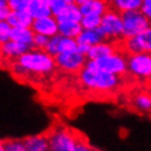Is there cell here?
Listing matches in <instances>:
<instances>
[{
    "mask_svg": "<svg viewBox=\"0 0 151 151\" xmlns=\"http://www.w3.org/2000/svg\"><path fill=\"white\" fill-rule=\"evenodd\" d=\"M78 78L85 88L103 94L115 92L122 84V76L99 70L88 63L78 72Z\"/></svg>",
    "mask_w": 151,
    "mask_h": 151,
    "instance_id": "obj_1",
    "label": "cell"
},
{
    "mask_svg": "<svg viewBox=\"0 0 151 151\" xmlns=\"http://www.w3.org/2000/svg\"><path fill=\"white\" fill-rule=\"evenodd\" d=\"M16 61L24 67L29 75H47L56 67L54 56L49 54L45 50H38L33 47L18 58Z\"/></svg>",
    "mask_w": 151,
    "mask_h": 151,
    "instance_id": "obj_2",
    "label": "cell"
},
{
    "mask_svg": "<svg viewBox=\"0 0 151 151\" xmlns=\"http://www.w3.org/2000/svg\"><path fill=\"white\" fill-rule=\"evenodd\" d=\"M80 132L64 125H58L46 132L50 151H74Z\"/></svg>",
    "mask_w": 151,
    "mask_h": 151,
    "instance_id": "obj_3",
    "label": "cell"
},
{
    "mask_svg": "<svg viewBox=\"0 0 151 151\" xmlns=\"http://www.w3.org/2000/svg\"><path fill=\"white\" fill-rule=\"evenodd\" d=\"M127 58H128V55L125 54L122 51L118 50L117 52L107 55L105 58H101V59L87 60V63L92 66L99 68V70L124 77V75H126L128 73Z\"/></svg>",
    "mask_w": 151,
    "mask_h": 151,
    "instance_id": "obj_4",
    "label": "cell"
},
{
    "mask_svg": "<svg viewBox=\"0 0 151 151\" xmlns=\"http://www.w3.org/2000/svg\"><path fill=\"white\" fill-rule=\"evenodd\" d=\"M122 19V39L132 38L150 27V20L146 14L139 10H131L120 13Z\"/></svg>",
    "mask_w": 151,
    "mask_h": 151,
    "instance_id": "obj_5",
    "label": "cell"
},
{
    "mask_svg": "<svg viewBox=\"0 0 151 151\" xmlns=\"http://www.w3.org/2000/svg\"><path fill=\"white\" fill-rule=\"evenodd\" d=\"M119 50L125 54L136 53H150L151 54V27L143 30L142 32L132 38L122 39L118 42Z\"/></svg>",
    "mask_w": 151,
    "mask_h": 151,
    "instance_id": "obj_6",
    "label": "cell"
},
{
    "mask_svg": "<svg viewBox=\"0 0 151 151\" xmlns=\"http://www.w3.org/2000/svg\"><path fill=\"white\" fill-rule=\"evenodd\" d=\"M98 30L101 32L106 40L122 38V14L111 9L107 10L101 16V22Z\"/></svg>",
    "mask_w": 151,
    "mask_h": 151,
    "instance_id": "obj_7",
    "label": "cell"
},
{
    "mask_svg": "<svg viewBox=\"0 0 151 151\" xmlns=\"http://www.w3.org/2000/svg\"><path fill=\"white\" fill-rule=\"evenodd\" d=\"M128 73L139 80L151 78V54L150 53H136L127 58Z\"/></svg>",
    "mask_w": 151,
    "mask_h": 151,
    "instance_id": "obj_8",
    "label": "cell"
},
{
    "mask_svg": "<svg viewBox=\"0 0 151 151\" xmlns=\"http://www.w3.org/2000/svg\"><path fill=\"white\" fill-rule=\"evenodd\" d=\"M54 60L56 67L66 73H78L87 63V56L78 51L59 53Z\"/></svg>",
    "mask_w": 151,
    "mask_h": 151,
    "instance_id": "obj_9",
    "label": "cell"
},
{
    "mask_svg": "<svg viewBox=\"0 0 151 151\" xmlns=\"http://www.w3.org/2000/svg\"><path fill=\"white\" fill-rule=\"evenodd\" d=\"M31 28L34 33H40L51 38L59 33V21L53 14H51L47 17L34 19Z\"/></svg>",
    "mask_w": 151,
    "mask_h": 151,
    "instance_id": "obj_10",
    "label": "cell"
},
{
    "mask_svg": "<svg viewBox=\"0 0 151 151\" xmlns=\"http://www.w3.org/2000/svg\"><path fill=\"white\" fill-rule=\"evenodd\" d=\"M30 49L32 47L10 39L9 41L0 45V58L7 60H17L22 54H24L25 52H28Z\"/></svg>",
    "mask_w": 151,
    "mask_h": 151,
    "instance_id": "obj_11",
    "label": "cell"
},
{
    "mask_svg": "<svg viewBox=\"0 0 151 151\" xmlns=\"http://www.w3.org/2000/svg\"><path fill=\"white\" fill-rule=\"evenodd\" d=\"M119 50L118 42H108V41H101V42L94 44L87 53V60H98L110 55Z\"/></svg>",
    "mask_w": 151,
    "mask_h": 151,
    "instance_id": "obj_12",
    "label": "cell"
},
{
    "mask_svg": "<svg viewBox=\"0 0 151 151\" xmlns=\"http://www.w3.org/2000/svg\"><path fill=\"white\" fill-rule=\"evenodd\" d=\"M12 28H31L33 23V18L28 10L22 11H11L6 19Z\"/></svg>",
    "mask_w": 151,
    "mask_h": 151,
    "instance_id": "obj_13",
    "label": "cell"
},
{
    "mask_svg": "<svg viewBox=\"0 0 151 151\" xmlns=\"http://www.w3.org/2000/svg\"><path fill=\"white\" fill-rule=\"evenodd\" d=\"M83 16H103L109 10L107 0H89L80 6Z\"/></svg>",
    "mask_w": 151,
    "mask_h": 151,
    "instance_id": "obj_14",
    "label": "cell"
},
{
    "mask_svg": "<svg viewBox=\"0 0 151 151\" xmlns=\"http://www.w3.org/2000/svg\"><path fill=\"white\" fill-rule=\"evenodd\" d=\"M27 151H50L49 138L46 134L29 136L23 139Z\"/></svg>",
    "mask_w": 151,
    "mask_h": 151,
    "instance_id": "obj_15",
    "label": "cell"
},
{
    "mask_svg": "<svg viewBox=\"0 0 151 151\" xmlns=\"http://www.w3.org/2000/svg\"><path fill=\"white\" fill-rule=\"evenodd\" d=\"M131 105L141 114L151 113V94L148 92H139L134 94L131 99Z\"/></svg>",
    "mask_w": 151,
    "mask_h": 151,
    "instance_id": "obj_16",
    "label": "cell"
},
{
    "mask_svg": "<svg viewBox=\"0 0 151 151\" xmlns=\"http://www.w3.org/2000/svg\"><path fill=\"white\" fill-rule=\"evenodd\" d=\"M109 9L119 13L131 11V10H139L142 6V0H107Z\"/></svg>",
    "mask_w": 151,
    "mask_h": 151,
    "instance_id": "obj_17",
    "label": "cell"
},
{
    "mask_svg": "<svg viewBox=\"0 0 151 151\" xmlns=\"http://www.w3.org/2000/svg\"><path fill=\"white\" fill-rule=\"evenodd\" d=\"M106 39L104 38V35L101 34V32L98 29L96 30H85L78 34V37L76 38V41L80 44H86V45L92 46L94 44L105 41Z\"/></svg>",
    "mask_w": 151,
    "mask_h": 151,
    "instance_id": "obj_18",
    "label": "cell"
},
{
    "mask_svg": "<svg viewBox=\"0 0 151 151\" xmlns=\"http://www.w3.org/2000/svg\"><path fill=\"white\" fill-rule=\"evenodd\" d=\"M58 21H80L83 18V14L81 12L80 6L75 2L68 4L65 6V8L62 10V12L59 16H56Z\"/></svg>",
    "mask_w": 151,
    "mask_h": 151,
    "instance_id": "obj_19",
    "label": "cell"
},
{
    "mask_svg": "<svg viewBox=\"0 0 151 151\" xmlns=\"http://www.w3.org/2000/svg\"><path fill=\"white\" fill-rule=\"evenodd\" d=\"M83 31L80 21H59V34L70 38H77Z\"/></svg>",
    "mask_w": 151,
    "mask_h": 151,
    "instance_id": "obj_20",
    "label": "cell"
},
{
    "mask_svg": "<svg viewBox=\"0 0 151 151\" xmlns=\"http://www.w3.org/2000/svg\"><path fill=\"white\" fill-rule=\"evenodd\" d=\"M34 38V31L32 28H12L11 40L19 43H23L32 47Z\"/></svg>",
    "mask_w": 151,
    "mask_h": 151,
    "instance_id": "obj_21",
    "label": "cell"
},
{
    "mask_svg": "<svg viewBox=\"0 0 151 151\" xmlns=\"http://www.w3.org/2000/svg\"><path fill=\"white\" fill-rule=\"evenodd\" d=\"M28 11L30 12V14L32 16L33 19L47 17V16L52 14L50 7L47 6V4L44 0H31Z\"/></svg>",
    "mask_w": 151,
    "mask_h": 151,
    "instance_id": "obj_22",
    "label": "cell"
},
{
    "mask_svg": "<svg viewBox=\"0 0 151 151\" xmlns=\"http://www.w3.org/2000/svg\"><path fill=\"white\" fill-rule=\"evenodd\" d=\"M77 41L75 38L64 37L58 33V51L59 53L63 52H73L77 51Z\"/></svg>",
    "mask_w": 151,
    "mask_h": 151,
    "instance_id": "obj_23",
    "label": "cell"
},
{
    "mask_svg": "<svg viewBox=\"0 0 151 151\" xmlns=\"http://www.w3.org/2000/svg\"><path fill=\"white\" fill-rule=\"evenodd\" d=\"M1 148L4 151H27L23 139H9L1 141Z\"/></svg>",
    "mask_w": 151,
    "mask_h": 151,
    "instance_id": "obj_24",
    "label": "cell"
},
{
    "mask_svg": "<svg viewBox=\"0 0 151 151\" xmlns=\"http://www.w3.org/2000/svg\"><path fill=\"white\" fill-rule=\"evenodd\" d=\"M101 22V16H83L81 24L85 30H96L99 28Z\"/></svg>",
    "mask_w": 151,
    "mask_h": 151,
    "instance_id": "obj_25",
    "label": "cell"
},
{
    "mask_svg": "<svg viewBox=\"0 0 151 151\" xmlns=\"http://www.w3.org/2000/svg\"><path fill=\"white\" fill-rule=\"evenodd\" d=\"M12 27L7 20H0V45L11 39Z\"/></svg>",
    "mask_w": 151,
    "mask_h": 151,
    "instance_id": "obj_26",
    "label": "cell"
},
{
    "mask_svg": "<svg viewBox=\"0 0 151 151\" xmlns=\"http://www.w3.org/2000/svg\"><path fill=\"white\" fill-rule=\"evenodd\" d=\"M31 0H8V8L11 11H22L28 10Z\"/></svg>",
    "mask_w": 151,
    "mask_h": 151,
    "instance_id": "obj_27",
    "label": "cell"
},
{
    "mask_svg": "<svg viewBox=\"0 0 151 151\" xmlns=\"http://www.w3.org/2000/svg\"><path fill=\"white\" fill-rule=\"evenodd\" d=\"M74 151H98V150H97L96 148L93 147L92 145L88 142L87 139L81 134L78 139H77V142H76Z\"/></svg>",
    "mask_w": 151,
    "mask_h": 151,
    "instance_id": "obj_28",
    "label": "cell"
},
{
    "mask_svg": "<svg viewBox=\"0 0 151 151\" xmlns=\"http://www.w3.org/2000/svg\"><path fill=\"white\" fill-rule=\"evenodd\" d=\"M49 37L43 35L40 33H34L33 42H32V47L38 49V50H45L47 42H49Z\"/></svg>",
    "mask_w": 151,
    "mask_h": 151,
    "instance_id": "obj_29",
    "label": "cell"
},
{
    "mask_svg": "<svg viewBox=\"0 0 151 151\" xmlns=\"http://www.w3.org/2000/svg\"><path fill=\"white\" fill-rule=\"evenodd\" d=\"M44 1L50 7L52 14L54 17L59 16L60 13L62 12V10L65 8V6H66V4H64L63 1H61V0H44Z\"/></svg>",
    "mask_w": 151,
    "mask_h": 151,
    "instance_id": "obj_30",
    "label": "cell"
},
{
    "mask_svg": "<svg viewBox=\"0 0 151 151\" xmlns=\"http://www.w3.org/2000/svg\"><path fill=\"white\" fill-rule=\"evenodd\" d=\"M140 10L146 14V17L151 21V0H145L142 2V6H141Z\"/></svg>",
    "mask_w": 151,
    "mask_h": 151,
    "instance_id": "obj_31",
    "label": "cell"
},
{
    "mask_svg": "<svg viewBox=\"0 0 151 151\" xmlns=\"http://www.w3.org/2000/svg\"><path fill=\"white\" fill-rule=\"evenodd\" d=\"M9 12H10V9L8 7L0 8V20H6L7 17H8Z\"/></svg>",
    "mask_w": 151,
    "mask_h": 151,
    "instance_id": "obj_32",
    "label": "cell"
},
{
    "mask_svg": "<svg viewBox=\"0 0 151 151\" xmlns=\"http://www.w3.org/2000/svg\"><path fill=\"white\" fill-rule=\"evenodd\" d=\"M8 0H0V8H4V7H8Z\"/></svg>",
    "mask_w": 151,
    "mask_h": 151,
    "instance_id": "obj_33",
    "label": "cell"
},
{
    "mask_svg": "<svg viewBox=\"0 0 151 151\" xmlns=\"http://www.w3.org/2000/svg\"><path fill=\"white\" fill-rule=\"evenodd\" d=\"M87 1H89V0H74V2H75L76 4H78V6L85 4V2H87Z\"/></svg>",
    "mask_w": 151,
    "mask_h": 151,
    "instance_id": "obj_34",
    "label": "cell"
},
{
    "mask_svg": "<svg viewBox=\"0 0 151 151\" xmlns=\"http://www.w3.org/2000/svg\"><path fill=\"white\" fill-rule=\"evenodd\" d=\"M61 1H63L64 4H73V2H74V0H61Z\"/></svg>",
    "mask_w": 151,
    "mask_h": 151,
    "instance_id": "obj_35",
    "label": "cell"
},
{
    "mask_svg": "<svg viewBox=\"0 0 151 151\" xmlns=\"http://www.w3.org/2000/svg\"><path fill=\"white\" fill-rule=\"evenodd\" d=\"M0 151H4V150L2 149V148H0Z\"/></svg>",
    "mask_w": 151,
    "mask_h": 151,
    "instance_id": "obj_36",
    "label": "cell"
},
{
    "mask_svg": "<svg viewBox=\"0 0 151 151\" xmlns=\"http://www.w3.org/2000/svg\"><path fill=\"white\" fill-rule=\"evenodd\" d=\"M0 148H1V141H0Z\"/></svg>",
    "mask_w": 151,
    "mask_h": 151,
    "instance_id": "obj_37",
    "label": "cell"
},
{
    "mask_svg": "<svg viewBox=\"0 0 151 151\" xmlns=\"http://www.w3.org/2000/svg\"><path fill=\"white\" fill-rule=\"evenodd\" d=\"M142 1H145V0H142Z\"/></svg>",
    "mask_w": 151,
    "mask_h": 151,
    "instance_id": "obj_38",
    "label": "cell"
}]
</instances>
